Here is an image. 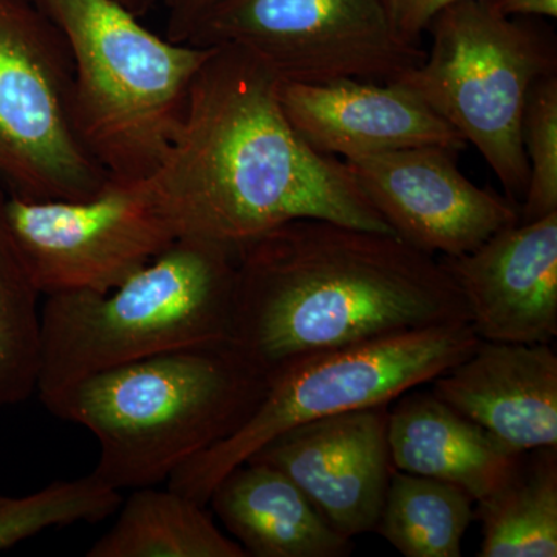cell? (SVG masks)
<instances>
[{"mask_svg": "<svg viewBox=\"0 0 557 557\" xmlns=\"http://www.w3.org/2000/svg\"><path fill=\"white\" fill-rule=\"evenodd\" d=\"M116 2L121 3L124 9L129 10L131 13H134L135 16L145 17L149 11H152L161 3V0H116Z\"/></svg>", "mask_w": 557, "mask_h": 557, "instance_id": "obj_27", "label": "cell"}, {"mask_svg": "<svg viewBox=\"0 0 557 557\" xmlns=\"http://www.w3.org/2000/svg\"><path fill=\"white\" fill-rule=\"evenodd\" d=\"M387 438L397 471L461 487L475 504L509 478L523 454L420 387L388 408Z\"/></svg>", "mask_w": 557, "mask_h": 557, "instance_id": "obj_16", "label": "cell"}, {"mask_svg": "<svg viewBox=\"0 0 557 557\" xmlns=\"http://www.w3.org/2000/svg\"><path fill=\"white\" fill-rule=\"evenodd\" d=\"M458 153L418 146L343 161L395 236L434 258H456L520 222L515 201L461 174Z\"/></svg>", "mask_w": 557, "mask_h": 557, "instance_id": "obj_11", "label": "cell"}, {"mask_svg": "<svg viewBox=\"0 0 557 557\" xmlns=\"http://www.w3.org/2000/svg\"><path fill=\"white\" fill-rule=\"evenodd\" d=\"M431 392L516 453L557 448V355L549 344L480 339Z\"/></svg>", "mask_w": 557, "mask_h": 557, "instance_id": "obj_15", "label": "cell"}, {"mask_svg": "<svg viewBox=\"0 0 557 557\" xmlns=\"http://www.w3.org/2000/svg\"><path fill=\"white\" fill-rule=\"evenodd\" d=\"M123 496L94 472L57 480L22 497L0 494V553L51 528L98 523L115 515Z\"/></svg>", "mask_w": 557, "mask_h": 557, "instance_id": "obj_22", "label": "cell"}, {"mask_svg": "<svg viewBox=\"0 0 557 557\" xmlns=\"http://www.w3.org/2000/svg\"><path fill=\"white\" fill-rule=\"evenodd\" d=\"M265 391V376L226 343L94 373L42 405L94 435L91 472L123 491L168 482L190 458L234 434Z\"/></svg>", "mask_w": 557, "mask_h": 557, "instance_id": "obj_3", "label": "cell"}, {"mask_svg": "<svg viewBox=\"0 0 557 557\" xmlns=\"http://www.w3.org/2000/svg\"><path fill=\"white\" fill-rule=\"evenodd\" d=\"M208 505L248 557H346L355 548L284 472L262 461L226 472Z\"/></svg>", "mask_w": 557, "mask_h": 557, "instance_id": "obj_17", "label": "cell"}, {"mask_svg": "<svg viewBox=\"0 0 557 557\" xmlns=\"http://www.w3.org/2000/svg\"><path fill=\"white\" fill-rule=\"evenodd\" d=\"M496 5L508 16L557 17V0H496Z\"/></svg>", "mask_w": 557, "mask_h": 557, "instance_id": "obj_26", "label": "cell"}, {"mask_svg": "<svg viewBox=\"0 0 557 557\" xmlns=\"http://www.w3.org/2000/svg\"><path fill=\"white\" fill-rule=\"evenodd\" d=\"M188 44L247 51L277 81L394 83L426 58L387 0H222Z\"/></svg>", "mask_w": 557, "mask_h": 557, "instance_id": "obj_9", "label": "cell"}, {"mask_svg": "<svg viewBox=\"0 0 557 557\" xmlns=\"http://www.w3.org/2000/svg\"><path fill=\"white\" fill-rule=\"evenodd\" d=\"M0 183V408L27 401L38 386L40 292L7 220Z\"/></svg>", "mask_w": 557, "mask_h": 557, "instance_id": "obj_21", "label": "cell"}, {"mask_svg": "<svg viewBox=\"0 0 557 557\" xmlns=\"http://www.w3.org/2000/svg\"><path fill=\"white\" fill-rule=\"evenodd\" d=\"M7 220L40 295L108 293L177 239L141 182L89 199L7 197Z\"/></svg>", "mask_w": 557, "mask_h": 557, "instance_id": "obj_10", "label": "cell"}, {"mask_svg": "<svg viewBox=\"0 0 557 557\" xmlns=\"http://www.w3.org/2000/svg\"><path fill=\"white\" fill-rule=\"evenodd\" d=\"M474 516L482 523L480 557H556L557 448L523 453Z\"/></svg>", "mask_w": 557, "mask_h": 557, "instance_id": "obj_19", "label": "cell"}, {"mask_svg": "<svg viewBox=\"0 0 557 557\" xmlns=\"http://www.w3.org/2000/svg\"><path fill=\"white\" fill-rule=\"evenodd\" d=\"M388 408L348 410L288 429L248 460L284 472L344 537L375 531L395 469Z\"/></svg>", "mask_w": 557, "mask_h": 557, "instance_id": "obj_12", "label": "cell"}, {"mask_svg": "<svg viewBox=\"0 0 557 557\" xmlns=\"http://www.w3.org/2000/svg\"><path fill=\"white\" fill-rule=\"evenodd\" d=\"M64 36L76 129L109 177L141 182L159 166L193 81L215 47L156 35L116 0H32Z\"/></svg>", "mask_w": 557, "mask_h": 557, "instance_id": "obj_5", "label": "cell"}, {"mask_svg": "<svg viewBox=\"0 0 557 557\" xmlns=\"http://www.w3.org/2000/svg\"><path fill=\"white\" fill-rule=\"evenodd\" d=\"M237 252L177 237L108 293L46 296L36 394L168 351L230 343Z\"/></svg>", "mask_w": 557, "mask_h": 557, "instance_id": "obj_4", "label": "cell"}, {"mask_svg": "<svg viewBox=\"0 0 557 557\" xmlns=\"http://www.w3.org/2000/svg\"><path fill=\"white\" fill-rule=\"evenodd\" d=\"M277 98L311 149L341 160L418 146L461 152L468 145L426 102L398 83L277 81Z\"/></svg>", "mask_w": 557, "mask_h": 557, "instance_id": "obj_14", "label": "cell"}, {"mask_svg": "<svg viewBox=\"0 0 557 557\" xmlns=\"http://www.w3.org/2000/svg\"><path fill=\"white\" fill-rule=\"evenodd\" d=\"M387 2L399 32L412 42L421 44V36L426 33L432 17L446 7L463 0H387Z\"/></svg>", "mask_w": 557, "mask_h": 557, "instance_id": "obj_24", "label": "cell"}, {"mask_svg": "<svg viewBox=\"0 0 557 557\" xmlns=\"http://www.w3.org/2000/svg\"><path fill=\"white\" fill-rule=\"evenodd\" d=\"M432 46L417 67L394 83L413 91L478 148L518 203L528 185L522 116L531 86L557 73L555 35L496 0H463L429 22Z\"/></svg>", "mask_w": 557, "mask_h": 557, "instance_id": "obj_6", "label": "cell"}, {"mask_svg": "<svg viewBox=\"0 0 557 557\" xmlns=\"http://www.w3.org/2000/svg\"><path fill=\"white\" fill-rule=\"evenodd\" d=\"M479 343L469 322H449L295 362L267 380L258 408L234 434L186 461L168 486L208 507L219 480L282 432L348 410L392 405L467 358Z\"/></svg>", "mask_w": 557, "mask_h": 557, "instance_id": "obj_7", "label": "cell"}, {"mask_svg": "<svg viewBox=\"0 0 557 557\" xmlns=\"http://www.w3.org/2000/svg\"><path fill=\"white\" fill-rule=\"evenodd\" d=\"M474 504L461 487L394 469L375 531L406 557H460Z\"/></svg>", "mask_w": 557, "mask_h": 557, "instance_id": "obj_20", "label": "cell"}, {"mask_svg": "<svg viewBox=\"0 0 557 557\" xmlns=\"http://www.w3.org/2000/svg\"><path fill=\"white\" fill-rule=\"evenodd\" d=\"M522 146L528 185L520 222L527 223L557 211V73L531 86L522 116Z\"/></svg>", "mask_w": 557, "mask_h": 557, "instance_id": "obj_23", "label": "cell"}, {"mask_svg": "<svg viewBox=\"0 0 557 557\" xmlns=\"http://www.w3.org/2000/svg\"><path fill=\"white\" fill-rule=\"evenodd\" d=\"M143 185L177 237L236 252L300 219L394 234L344 161L311 149L292 126L277 79L233 46L215 47L201 65L170 148Z\"/></svg>", "mask_w": 557, "mask_h": 557, "instance_id": "obj_1", "label": "cell"}, {"mask_svg": "<svg viewBox=\"0 0 557 557\" xmlns=\"http://www.w3.org/2000/svg\"><path fill=\"white\" fill-rule=\"evenodd\" d=\"M109 180L76 129L64 36L32 0H0L3 188L27 200H79Z\"/></svg>", "mask_w": 557, "mask_h": 557, "instance_id": "obj_8", "label": "cell"}, {"mask_svg": "<svg viewBox=\"0 0 557 557\" xmlns=\"http://www.w3.org/2000/svg\"><path fill=\"white\" fill-rule=\"evenodd\" d=\"M115 523L89 548V557H248L201 505L178 491L132 490Z\"/></svg>", "mask_w": 557, "mask_h": 557, "instance_id": "obj_18", "label": "cell"}, {"mask_svg": "<svg viewBox=\"0 0 557 557\" xmlns=\"http://www.w3.org/2000/svg\"><path fill=\"white\" fill-rule=\"evenodd\" d=\"M449 322H469L457 285L394 234L300 219L237 252L230 343L267 380L324 351Z\"/></svg>", "mask_w": 557, "mask_h": 557, "instance_id": "obj_2", "label": "cell"}, {"mask_svg": "<svg viewBox=\"0 0 557 557\" xmlns=\"http://www.w3.org/2000/svg\"><path fill=\"white\" fill-rule=\"evenodd\" d=\"M483 341L552 344L557 336V211L519 222L456 258H437Z\"/></svg>", "mask_w": 557, "mask_h": 557, "instance_id": "obj_13", "label": "cell"}, {"mask_svg": "<svg viewBox=\"0 0 557 557\" xmlns=\"http://www.w3.org/2000/svg\"><path fill=\"white\" fill-rule=\"evenodd\" d=\"M222 0H161L168 10L166 38L188 44L209 11Z\"/></svg>", "mask_w": 557, "mask_h": 557, "instance_id": "obj_25", "label": "cell"}]
</instances>
